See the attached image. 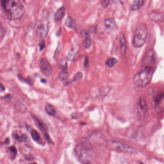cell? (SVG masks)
I'll list each match as a JSON object with an SVG mask.
<instances>
[{"instance_id":"6da1fadb","label":"cell","mask_w":164,"mask_h":164,"mask_svg":"<svg viewBox=\"0 0 164 164\" xmlns=\"http://www.w3.org/2000/svg\"><path fill=\"white\" fill-rule=\"evenodd\" d=\"M75 154L80 162L83 164H90L96 159V153L87 138L83 137L81 140L80 144L76 146L75 149Z\"/></svg>"},{"instance_id":"7a4b0ae2","label":"cell","mask_w":164,"mask_h":164,"mask_svg":"<svg viewBox=\"0 0 164 164\" xmlns=\"http://www.w3.org/2000/svg\"><path fill=\"white\" fill-rule=\"evenodd\" d=\"M1 2L3 11L10 19H18L24 14V8L20 0H1Z\"/></svg>"},{"instance_id":"3957f363","label":"cell","mask_w":164,"mask_h":164,"mask_svg":"<svg viewBox=\"0 0 164 164\" xmlns=\"http://www.w3.org/2000/svg\"><path fill=\"white\" fill-rule=\"evenodd\" d=\"M153 73L154 68L152 67L142 66L141 70L134 76V85L138 88H144L151 82Z\"/></svg>"},{"instance_id":"277c9868","label":"cell","mask_w":164,"mask_h":164,"mask_svg":"<svg viewBox=\"0 0 164 164\" xmlns=\"http://www.w3.org/2000/svg\"><path fill=\"white\" fill-rule=\"evenodd\" d=\"M148 30L146 25L141 24L137 27L132 39V45L135 48L141 47L146 41Z\"/></svg>"},{"instance_id":"5b68a950","label":"cell","mask_w":164,"mask_h":164,"mask_svg":"<svg viewBox=\"0 0 164 164\" xmlns=\"http://www.w3.org/2000/svg\"><path fill=\"white\" fill-rule=\"evenodd\" d=\"M106 146L110 150L123 153H135L137 151L134 148L114 141H108Z\"/></svg>"},{"instance_id":"8992f818","label":"cell","mask_w":164,"mask_h":164,"mask_svg":"<svg viewBox=\"0 0 164 164\" xmlns=\"http://www.w3.org/2000/svg\"><path fill=\"white\" fill-rule=\"evenodd\" d=\"M155 63V53L152 50H148L145 53L142 60V66H151L154 67V65Z\"/></svg>"},{"instance_id":"52a82bcc","label":"cell","mask_w":164,"mask_h":164,"mask_svg":"<svg viewBox=\"0 0 164 164\" xmlns=\"http://www.w3.org/2000/svg\"><path fill=\"white\" fill-rule=\"evenodd\" d=\"M40 66L42 71L46 76L49 77L52 75V66L47 59L43 58L40 60Z\"/></svg>"},{"instance_id":"ba28073f","label":"cell","mask_w":164,"mask_h":164,"mask_svg":"<svg viewBox=\"0 0 164 164\" xmlns=\"http://www.w3.org/2000/svg\"><path fill=\"white\" fill-rule=\"evenodd\" d=\"M49 31V27L46 24L40 25L36 30V35L37 37L41 39H44L47 35Z\"/></svg>"},{"instance_id":"9c48e42d","label":"cell","mask_w":164,"mask_h":164,"mask_svg":"<svg viewBox=\"0 0 164 164\" xmlns=\"http://www.w3.org/2000/svg\"><path fill=\"white\" fill-rule=\"evenodd\" d=\"M150 18L154 21L157 22H164V14L156 12H152L149 14Z\"/></svg>"},{"instance_id":"30bf717a","label":"cell","mask_w":164,"mask_h":164,"mask_svg":"<svg viewBox=\"0 0 164 164\" xmlns=\"http://www.w3.org/2000/svg\"><path fill=\"white\" fill-rule=\"evenodd\" d=\"M139 105L141 112L143 114L144 117H146V115H147L148 114V107L145 99L143 97H141V98H140L139 100Z\"/></svg>"},{"instance_id":"8fae6325","label":"cell","mask_w":164,"mask_h":164,"mask_svg":"<svg viewBox=\"0 0 164 164\" xmlns=\"http://www.w3.org/2000/svg\"><path fill=\"white\" fill-rule=\"evenodd\" d=\"M34 120H35L36 124H37V126L39 127V128H40V130L44 133L45 136V137L47 138V141H49V143H52V140H51L50 138H49V136L47 134V130H46V128H45L44 125H43V123H42L40 121H39V120L37 118H34Z\"/></svg>"},{"instance_id":"7c38bea8","label":"cell","mask_w":164,"mask_h":164,"mask_svg":"<svg viewBox=\"0 0 164 164\" xmlns=\"http://www.w3.org/2000/svg\"><path fill=\"white\" fill-rule=\"evenodd\" d=\"M65 14V8L62 7L57 11L54 16V20L56 21H60L62 20Z\"/></svg>"},{"instance_id":"4fadbf2b","label":"cell","mask_w":164,"mask_h":164,"mask_svg":"<svg viewBox=\"0 0 164 164\" xmlns=\"http://www.w3.org/2000/svg\"><path fill=\"white\" fill-rule=\"evenodd\" d=\"M144 3V0H135L133 1L131 6V10L136 11L142 7Z\"/></svg>"},{"instance_id":"5bb4252c","label":"cell","mask_w":164,"mask_h":164,"mask_svg":"<svg viewBox=\"0 0 164 164\" xmlns=\"http://www.w3.org/2000/svg\"><path fill=\"white\" fill-rule=\"evenodd\" d=\"M120 43H121V53L123 55H125L126 51V45L125 37L123 33H121L120 34Z\"/></svg>"},{"instance_id":"9a60e30c","label":"cell","mask_w":164,"mask_h":164,"mask_svg":"<svg viewBox=\"0 0 164 164\" xmlns=\"http://www.w3.org/2000/svg\"><path fill=\"white\" fill-rule=\"evenodd\" d=\"M104 24L106 27L108 29H114L116 26V21L113 18H109L106 19L104 21Z\"/></svg>"},{"instance_id":"2e32d148","label":"cell","mask_w":164,"mask_h":164,"mask_svg":"<svg viewBox=\"0 0 164 164\" xmlns=\"http://www.w3.org/2000/svg\"><path fill=\"white\" fill-rule=\"evenodd\" d=\"M65 25L68 28L75 29L76 24L75 20L72 17L68 16L65 22Z\"/></svg>"},{"instance_id":"e0dca14e","label":"cell","mask_w":164,"mask_h":164,"mask_svg":"<svg viewBox=\"0 0 164 164\" xmlns=\"http://www.w3.org/2000/svg\"><path fill=\"white\" fill-rule=\"evenodd\" d=\"M45 111L48 115L51 116H54L56 113L54 107L50 104H47L45 106Z\"/></svg>"},{"instance_id":"ac0fdd59","label":"cell","mask_w":164,"mask_h":164,"mask_svg":"<svg viewBox=\"0 0 164 164\" xmlns=\"http://www.w3.org/2000/svg\"><path fill=\"white\" fill-rule=\"evenodd\" d=\"M118 63V60L115 58H110L108 59L106 62V65L110 68H112L115 66Z\"/></svg>"},{"instance_id":"d6986e66","label":"cell","mask_w":164,"mask_h":164,"mask_svg":"<svg viewBox=\"0 0 164 164\" xmlns=\"http://www.w3.org/2000/svg\"><path fill=\"white\" fill-rule=\"evenodd\" d=\"M58 66L60 68V69L62 70H66L67 68V63L66 59L65 58H62L60 59L59 62Z\"/></svg>"},{"instance_id":"ffe728a7","label":"cell","mask_w":164,"mask_h":164,"mask_svg":"<svg viewBox=\"0 0 164 164\" xmlns=\"http://www.w3.org/2000/svg\"><path fill=\"white\" fill-rule=\"evenodd\" d=\"M91 45V39L90 36H86L85 37V40L83 42V46L85 49H88L90 47Z\"/></svg>"},{"instance_id":"44dd1931","label":"cell","mask_w":164,"mask_h":164,"mask_svg":"<svg viewBox=\"0 0 164 164\" xmlns=\"http://www.w3.org/2000/svg\"><path fill=\"white\" fill-rule=\"evenodd\" d=\"M32 138L35 141H39L40 140V135L39 133L36 130H33L31 133Z\"/></svg>"},{"instance_id":"7402d4cb","label":"cell","mask_w":164,"mask_h":164,"mask_svg":"<svg viewBox=\"0 0 164 164\" xmlns=\"http://www.w3.org/2000/svg\"><path fill=\"white\" fill-rule=\"evenodd\" d=\"M76 55V51L75 49H72L68 54L67 59L70 61H73L75 59Z\"/></svg>"},{"instance_id":"603a6c76","label":"cell","mask_w":164,"mask_h":164,"mask_svg":"<svg viewBox=\"0 0 164 164\" xmlns=\"http://www.w3.org/2000/svg\"><path fill=\"white\" fill-rule=\"evenodd\" d=\"M83 77V74L81 72H78L75 75L74 78H73V81H80Z\"/></svg>"},{"instance_id":"cb8c5ba5","label":"cell","mask_w":164,"mask_h":164,"mask_svg":"<svg viewBox=\"0 0 164 164\" xmlns=\"http://www.w3.org/2000/svg\"><path fill=\"white\" fill-rule=\"evenodd\" d=\"M68 74L66 72H62V73L60 74V76H59V78L60 80L62 81H64L65 79H66V78H67Z\"/></svg>"},{"instance_id":"d4e9b609","label":"cell","mask_w":164,"mask_h":164,"mask_svg":"<svg viewBox=\"0 0 164 164\" xmlns=\"http://www.w3.org/2000/svg\"><path fill=\"white\" fill-rule=\"evenodd\" d=\"M9 150H10L11 153L14 155V156H16L17 154V150L14 146H11L9 148Z\"/></svg>"},{"instance_id":"484cf974","label":"cell","mask_w":164,"mask_h":164,"mask_svg":"<svg viewBox=\"0 0 164 164\" xmlns=\"http://www.w3.org/2000/svg\"><path fill=\"white\" fill-rule=\"evenodd\" d=\"M84 67L85 68H89V59H88V58L87 56H85V61H84Z\"/></svg>"},{"instance_id":"4316f807","label":"cell","mask_w":164,"mask_h":164,"mask_svg":"<svg viewBox=\"0 0 164 164\" xmlns=\"http://www.w3.org/2000/svg\"><path fill=\"white\" fill-rule=\"evenodd\" d=\"M110 3L109 0H104V1L102 2L101 6H102V7H103V8H106V7L109 5Z\"/></svg>"},{"instance_id":"83f0119b","label":"cell","mask_w":164,"mask_h":164,"mask_svg":"<svg viewBox=\"0 0 164 164\" xmlns=\"http://www.w3.org/2000/svg\"><path fill=\"white\" fill-rule=\"evenodd\" d=\"M80 34L81 36L85 38L86 37V36L89 35V33H88V32L87 31V30H85V29H83V30H82Z\"/></svg>"},{"instance_id":"f1b7e54d","label":"cell","mask_w":164,"mask_h":164,"mask_svg":"<svg viewBox=\"0 0 164 164\" xmlns=\"http://www.w3.org/2000/svg\"><path fill=\"white\" fill-rule=\"evenodd\" d=\"M27 136L26 134H23V135H22L21 137H20V139L19 141L20 142L21 141H25L26 139H27Z\"/></svg>"},{"instance_id":"f546056e","label":"cell","mask_w":164,"mask_h":164,"mask_svg":"<svg viewBox=\"0 0 164 164\" xmlns=\"http://www.w3.org/2000/svg\"><path fill=\"white\" fill-rule=\"evenodd\" d=\"M45 48V40H42L40 44H39V48H40V50L42 51Z\"/></svg>"},{"instance_id":"4dcf8cb0","label":"cell","mask_w":164,"mask_h":164,"mask_svg":"<svg viewBox=\"0 0 164 164\" xmlns=\"http://www.w3.org/2000/svg\"><path fill=\"white\" fill-rule=\"evenodd\" d=\"M3 27L1 26V24H0V37L1 36L3 35Z\"/></svg>"},{"instance_id":"1f68e13d","label":"cell","mask_w":164,"mask_h":164,"mask_svg":"<svg viewBox=\"0 0 164 164\" xmlns=\"http://www.w3.org/2000/svg\"><path fill=\"white\" fill-rule=\"evenodd\" d=\"M5 90V88L3 86L2 84L0 83V92H3Z\"/></svg>"},{"instance_id":"d6a6232c","label":"cell","mask_w":164,"mask_h":164,"mask_svg":"<svg viewBox=\"0 0 164 164\" xmlns=\"http://www.w3.org/2000/svg\"><path fill=\"white\" fill-rule=\"evenodd\" d=\"M41 82H46V81H45L44 80V81H43V80H42V81H41Z\"/></svg>"}]
</instances>
